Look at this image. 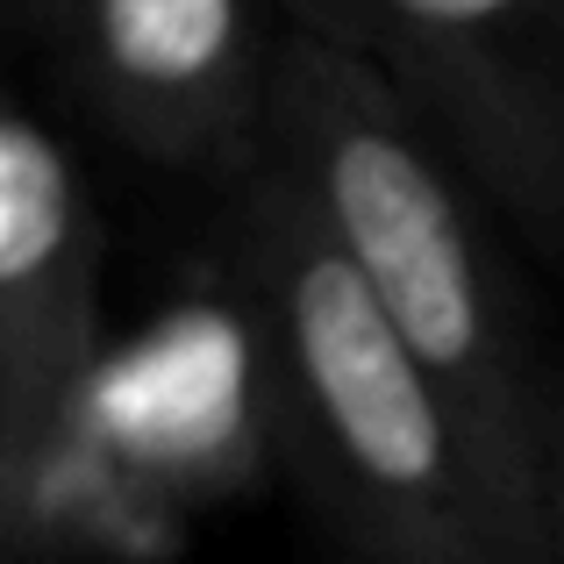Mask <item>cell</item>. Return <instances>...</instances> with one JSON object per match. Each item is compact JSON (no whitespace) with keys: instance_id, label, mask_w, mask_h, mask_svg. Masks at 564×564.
<instances>
[{"instance_id":"obj_1","label":"cell","mask_w":564,"mask_h":564,"mask_svg":"<svg viewBox=\"0 0 564 564\" xmlns=\"http://www.w3.org/2000/svg\"><path fill=\"white\" fill-rule=\"evenodd\" d=\"M272 172L301 193L358 286L465 414L508 508L543 551V465L557 386L529 344L486 193L393 94L322 36L279 29Z\"/></svg>"},{"instance_id":"obj_2","label":"cell","mask_w":564,"mask_h":564,"mask_svg":"<svg viewBox=\"0 0 564 564\" xmlns=\"http://www.w3.org/2000/svg\"><path fill=\"white\" fill-rule=\"evenodd\" d=\"M243 301L272 429L358 564H543L465 414L279 172L243 193Z\"/></svg>"},{"instance_id":"obj_3","label":"cell","mask_w":564,"mask_h":564,"mask_svg":"<svg viewBox=\"0 0 564 564\" xmlns=\"http://www.w3.org/2000/svg\"><path fill=\"white\" fill-rule=\"evenodd\" d=\"M443 143L494 215L564 250V0H279Z\"/></svg>"},{"instance_id":"obj_4","label":"cell","mask_w":564,"mask_h":564,"mask_svg":"<svg viewBox=\"0 0 564 564\" xmlns=\"http://www.w3.org/2000/svg\"><path fill=\"white\" fill-rule=\"evenodd\" d=\"M108 221L72 143L14 100L0 115V508H22L86 393L108 372L100 344Z\"/></svg>"},{"instance_id":"obj_5","label":"cell","mask_w":564,"mask_h":564,"mask_svg":"<svg viewBox=\"0 0 564 564\" xmlns=\"http://www.w3.org/2000/svg\"><path fill=\"white\" fill-rule=\"evenodd\" d=\"M65 86L115 143L180 180L250 193L272 172V65L258 0H72Z\"/></svg>"},{"instance_id":"obj_6","label":"cell","mask_w":564,"mask_h":564,"mask_svg":"<svg viewBox=\"0 0 564 564\" xmlns=\"http://www.w3.org/2000/svg\"><path fill=\"white\" fill-rule=\"evenodd\" d=\"M543 564H564V379L551 408V465H543Z\"/></svg>"},{"instance_id":"obj_7","label":"cell","mask_w":564,"mask_h":564,"mask_svg":"<svg viewBox=\"0 0 564 564\" xmlns=\"http://www.w3.org/2000/svg\"><path fill=\"white\" fill-rule=\"evenodd\" d=\"M22 14L43 29V36H57V29H65V14H72V0H22Z\"/></svg>"}]
</instances>
